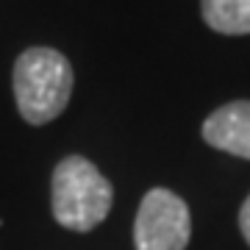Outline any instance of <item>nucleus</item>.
<instances>
[{
	"label": "nucleus",
	"instance_id": "nucleus-4",
	"mask_svg": "<svg viewBox=\"0 0 250 250\" xmlns=\"http://www.w3.org/2000/svg\"><path fill=\"white\" fill-rule=\"evenodd\" d=\"M203 139L217 150L250 159V100H233L206 117Z\"/></svg>",
	"mask_w": 250,
	"mask_h": 250
},
{
	"label": "nucleus",
	"instance_id": "nucleus-3",
	"mask_svg": "<svg viewBox=\"0 0 250 250\" xmlns=\"http://www.w3.org/2000/svg\"><path fill=\"white\" fill-rule=\"evenodd\" d=\"M192 236V214L184 197L156 187L142 197L134 220L136 250H187Z\"/></svg>",
	"mask_w": 250,
	"mask_h": 250
},
{
	"label": "nucleus",
	"instance_id": "nucleus-2",
	"mask_svg": "<svg viewBox=\"0 0 250 250\" xmlns=\"http://www.w3.org/2000/svg\"><path fill=\"white\" fill-rule=\"evenodd\" d=\"M72 86V64L53 47H28L14 62V100L28 125L56 120L70 103Z\"/></svg>",
	"mask_w": 250,
	"mask_h": 250
},
{
	"label": "nucleus",
	"instance_id": "nucleus-1",
	"mask_svg": "<svg viewBox=\"0 0 250 250\" xmlns=\"http://www.w3.org/2000/svg\"><path fill=\"white\" fill-rule=\"evenodd\" d=\"M114 187L83 156H67L56 164L50 178V211L67 231L86 233L98 228L111 211Z\"/></svg>",
	"mask_w": 250,
	"mask_h": 250
},
{
	"label": "nucleus",
	"instance_id": "nucleus-5",
	"mask_svg": "<svg viewBox=\"0 0 250 250\" xmlns=\"http://www.w3.org/2000/svg\"><path fill=\"white\" fill-rule=\"evenodd\" d=\"M206 25L225 36L250 34V0H200Z\"/></svg>",
	"mask_w": 250,
	"mask_h": 250
},
{
	"label": "nucleus",
	"instance_id": "nucleus-6",
	"mask_svg": "<svg viewBox=\"0 0 250 250\" xmlns=\"http://www.w3.org/2000/svg\"><path fill=\"white\" fill-rule=\"evenodd\" d=\"M239 231H242V236H245V242L250 245V195L245 197V203H242V208H239Z\"/></svg>",
	"mask_w": 250,
	"mask_h": 250
}]
</instances>
